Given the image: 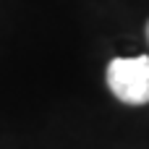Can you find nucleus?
<instances>
[{
	"label": "nucleus",
	"instance_id": "f257e3e1",
	"mask_svg": "<svg viewBox=\"0 0 149 149\" xmlns=\"http://www.w3.org/2000/svg\"><path fill=\"white\" fill-rule=\"evenodd\" d=\"M107 89L123 105H149V58H113L105 71Z\"/></svg>",
	"mask_w": 149,
	"mask_h": 149
},
{
	"label": "nucleus",
	"instance_id": "f03ea898",
	"mask_svg": "<svg viewBox=\"0 0 149 149\" xmlns=\"http://www.w3.org/2000/svg\"><path fill=\"white\" fill-rule=\"evenodd\" d=\"M144 31H147V42H149V21H147V29H144Z\"/></svg>",
	"mask_w": 149,
	"mask_h": 149
}]
</instances>
